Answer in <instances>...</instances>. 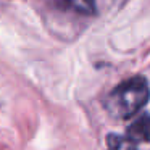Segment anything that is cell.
<instances>
[{"label": "cell", "mask_w": 150, "mask_h": 150, "mask_svg": "<svg viewBox=\"0 0 150 150\" xmlns=\"http://www.w3.org/2000/svg\"><path fill=\"white\" fill-rule=\"evenodd\" d=\"M126 137L132 144L150 142V115L144 113L137 120H134L127 127Z\"/></svg>", "instance_id": "7a4b0ae2"}, {"label": "cell", "mask_w": 150, "mask_h": 150, "mask_svg": "<svg viewBox=\"0 0 150 150\" xmlns=\"http://www.w3.org/2000/svg\"><path fill=\"white\" fill-rule=\"evenodd\" d=\"M66 2L81 13H92L95 8L94 0H66Z\"/></svg>", "instance_id": "277c9868"}, {"label": "cell", "mask_w": 150, "mask_h": 150, "mask_svg": "<svg viewBox=\"0 0 150 150\" xmlns=\"http://www.w3.org/2000/svg\"><path fill=\"white\" fill-rule=\"evenodd\" d=\"M107 147L108 150H137L136 144H132L127 137L116 136V134H110L107 137Z\"/></svg>", "instance_id": "3957f363"}, {"label": "cell", "mask_w": 150, "mask_h": 150, "mask_svg": "<svg viewBox=\"0 0 150 150\" xmlns=\"http://www.w3.org/2000/svg\"><path fill=\"white\" fill-rule=\"evenodd\" d=\"M150 98V87L145 78L134 76L121 82L105 98V110L118 120H129Z\"/></svg>", "instance_id": "6da1fadb"}]
</instances>
